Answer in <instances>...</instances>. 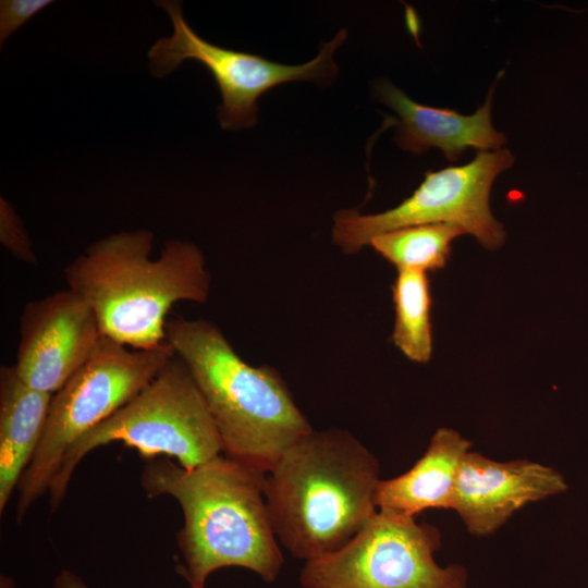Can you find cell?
Segmentation results:
<instances>
[{"label": "cell", "mask_w": 588, "mask_h": 588, "mask_svg": "<svg viewBox=\"0 0 588 588\" xmlns=\"http://www.w3.org/2000/svg\"><path fill=\"white\" fill-rule=\"evenodd\" d=\"M101 338L91 307L70 289L57 291L24 306L13 367L28 387L53 395L89 359Z\"/></svg>", "instance_id": "30bf717a"}, {"label": "cell", "mask_w": 588, "mask_h": 588, "mask_svg": "<svg viewBox=\"0 0 588 588\" xmlns=\"http://www.w3.org/2000/svg\"><path fill=\"white\" fill-rule=\"evenodd\" d=\"M567 489L554 468L528 460L498 462L468 451L460 466L452 509L467 530L487 536L528 503Z\"/></svg>", "instance_id": "8fae6325"}, {"label": "cell", "mask_w": 588, "mask_h": 588, "mask_svg": "<svg viewBox=\"0 0 588 588\" xmlns=\"http://www.w3.org/2000/svg\"><path fill=\"white\" fill-rule=\"evenodd\" d=\"M440 532L415 517L378 511L340 550L307 561L303 588H466L458 564L440 566L433 558Z\"/></svg>", "instance_id": "ba28073f"}, {"label": "cell", "mask_w": 588, "mask_h": 588, "mask_svg": "<svg viewBox=\"0 0 588 588\" xmlns=\"http://www.w3.org/2000/svg\"><path fill=\"white\" fill-rule=\"evenodd\" d=\"M392 296L395 310L392 343L412 362L428 363L432 354V297L427 272L399 270Z\"/></svg>", "instance_id": "9a60e30c"}, {"label": "cell", "mask_w": 588, "mask_h": 588, "mask_svg": "<svg viewBox=\"0 0 588 588\" xmlns=\"http://www.w3.org/2000/svg\"><path fill=\"white\" fill-rule=\"evenodd\" d=\"M514 163L507 149L479 151L466 164L427 171L414 193L397 206L372 215L356 209L334 215L333 242L345 254H356L376 235L395 229L454 223L487 249H497L505 232L490 210L489 196L495 177Z\"/></svg>", "instance_id": "52a82bcc"}, {"label": "cell", "mask_w": 588, "mask_h": 588, "mask_svg": "<svg viewBox=\"0 0 588 588\" xmlns=\"http://www.w3.org/2000/svg\"><path fill=\"white\" fill-rule=\"evenodd\" d=\"M113 442L135 449L148 461L174 458L184 468L196 467L222 452L204 396L175 354L131 401L65 453L48 490L52 512L64 499L79 462L93 450Z\"/></svg>", "instance_id": "5b68a950"}, {"label": "cell", "mask_w": 588, "mask_h": 588, "mask_svg": "<svg viewBox=\"0 0 588 588\" xmlns=\"http://www.w3.org/2000/svg\"><path fill=\"white\" fill-rule=\"evenodd\" d=\"M0 240L15 258L33 266L38 265V258L22 222L11 205L3 198L0 206Z\"/></svg>", "instance_id": "e0dca14e"}, {"label": "cell", "mask_w": 588, "mask_h": 588, "mask_svg": "<svg viewBox=\"0 0 588 588\" xmlns=\"http://www.w3.org/2000/svg\"><path fill=\"white\" fill-rule=\"evenodd\" d=\"M169 14L173 33L159 38L148 51L154 76L163 77L184 60L203 63L221 93L218 120L223 130L253 127L257 123L258 98L269 89L290 82L329 85L335 81L334 51L345 41L346 29L324 42L318 56L303 64H282L261 56L213 45L198 36L184 20L179 1H156Z\"/></svg>", "instance_id": "9c48e42d"}, {"label": "cell", "mask_w": 588, "mask_h": 588, "mask_svg": "<svg viewBox=\"0 0 588 588\" xmlns=\"http://www.w3.org/2000/svg\"><path fill=\"white\" fill-rule=\"evenodd\" d=\"M154 233L121 231L96 241L64 268L69 289L94 310L102 335L131 348L166 342L167 315L179 302L204 304L211 277L200 248L168 240L150 258Z\"/></svg>", "instance_id": "3957f363"}, {"label": "cell", "mask_w": 588, "mask_h": 588, "mask_svg": "<svg viewBox=\"0 0 588 588\" xmlns=\"http://www.w3.org/2000/svg\"><path fill=\"white\" fill-rule=\"evenodd\" d=\"M50 3H52L50 0H2L0 2L1 45L19 27Z\"/></svg>", "instance_id": "ac0fdd59"}, {"label": "cell", "mask_w": 588, "mask_h": 588, "mask_svg": "<svg viewBox=\"0 0 588 588\" xmlns=\"http://www.w3.org/2000/svg\"><path fill=\"white\" fill-rule=\"evenodd\" d=\"M494 87L483 106L470 115L420 105L387 79L373 84V96L396 112L400 123L394 140L400 148L419 155L434 147L449 161L456 162L468 148L499 150L506 143V136L491 122Z\"/></svg>", "instance_id": "7c38bea8"}, {"label": "cell", "mask_w": 588, "mask_h": 588, "mask_svg": "<svg viewBox=\"0 0 588 588\" xmlns=\"http://www.w3.org/2000/svg\"><path fill=\"white\" fill-rule=\"evenodd\" d=\"M465 230L454 223H429L383 232L369 245L397 270L436 271L445 267L451 244Z\"/></svg>", "instance_id": "2e32d148"}, {"label": "cell", "mask_w": 588, "mask_h": 588, "mask_svg": "<svg viewBox=\"0 0 588 588\" xmlns=\"http://www.w3.org/2000/svg\"><path fill=\"white\" fill-rule=\"evenodd\" d=\"M470 445L457 431L439 428L413 467L378 481L377 509L413 517L428 509H452L460 466Z\"/></svg>", "instance_id": "4fadbf2b"}, {"label": "cell", "mask_w": 588, "mask_h": 588, "mask_svg": "<svg viewBox=\"0 0 588 588\" xmlns=\"http://www.w3.org/2000/svg\"><path fill=\"white\" fill-rule=\"evenodd\" d=\"M166 342L203 394L224 456L267 474L313 430L279 372L243 360L215 323L176 316L166 323Z\"/></svg>", "instance_id": "277c9868"}, {"label": "cell", "mask_w": 588, "mask_h": 588, "mask_svg": "<svg viewBox=\"0 0 588 588\" xmlns=\"http://www.w3.org/2000/svg\"><path fill=\"white\" fill-rule=\"evenodd\" d=\"M52 394L24 383L13 366L0 368V512L32 461L44 433Z\"/></svg>", "instance_id": "5bb4252c"}, {"label": "cell", "mask_w": 588, "mask_h": 588, "mask_svg": "<svg viewBox=\"0 0 588 588\" xmlns=\"http://www.w3.org/2000/svg\"><path fill=\"white\" fill-rule=\"evenodd\" d=\"M379 471L377 457L348 431L313 429L265 477L279 543L306 562L340 550L377 513Z\"/></svg>", "instance_id": "7a4b0ae2"}, {"label": "cell", "mask_w": 588, "mask_h": 588, "mask_svg": "<svg viewBox=\"0 0 588 588\" xmlns=\"http://www.w3.org/2000/svg\"><path fill=\"white\" fill-rule=\"evenodd\" d=\"M173 355L167 342L136 350L102 335L89 359L52 395L40 442L17 485L19 522L48 492L70 448L131 401Z\"/></svg>", "instance_id": "8992f818"}, {"label": "cell", "mask_w": 588, "mask_h": 588, "mask_svg": "<svg viewBox=\"0 0 588 588\" xmlns=\"http://www.w3.org/2000/svg\"><path fill=\"white\" fill-rule=\"evenodd\" d=\"M266 474L218 455L184 468L169 457L147 461L142 486L148 497L170 495L183 512L177 532L184 566L179 573L192 588H205L222 567L253 571L272 583L283 566L265 499Z\"/></svg>", "instance_id": "6da1fadb"}, {"label": "cell", "mask_w": 588, "mask_h": 588, "mask_svg": "<svg viewBox=\"0 0 588 588\" xmlns=\"http://www.w3.org/2000/svg\"><path fill=\"white\" fill-rule=\"evenodd\" d=\"M52 588H88V586L75 573L63 569L56 577Z\"/></svg>", "instance_id": "d6986e66"}]
</instances>
